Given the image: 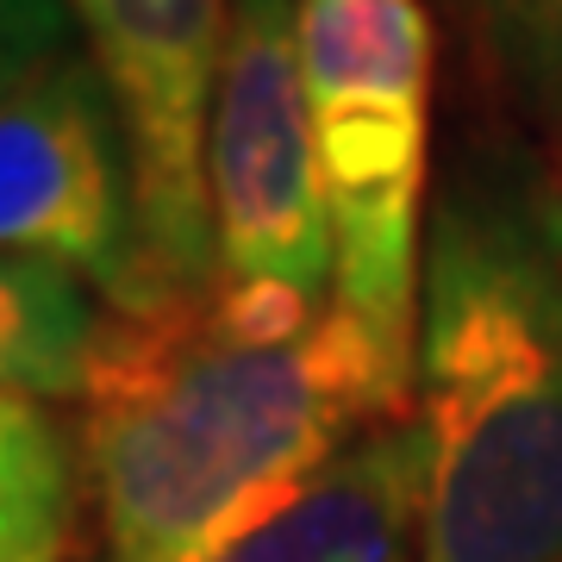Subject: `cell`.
<instances>
[{
	"label": "cell",
	"instance_id": "obj_1",
	"mask_svg": "<svg viewBox=\"0 0 562 562\" xmlns=\"http://www.w3.org/2000/svg\"><path fill=\"white\" fill-rule=\"evenodd\" d=\"M406 413L413 357L338 301L301 338H244L206 294L113 313L76 425L106 562L213 557Z\"/></svg>",
	"mask_w": 562,
	"mask_h": 562
},
{
	"label": "cell",
	"instance_id": "obj_2",
	"mask_svg": "<svg viewBox=\"0 0 562 562\" xmlns=\"http://www.w3.org/2000/svg\"><path fill=\"white\" fill-rule=\"evenodd\" d=\"M413 425L419 562H562V176L469 125L425 206Z\"/></svg>",
	"mask_w": 562,
	"mask_h": 562
},
{
	"label": "cell",
	"instance_id": "obj_3",
	"mask_svg": "<svg viewBox=\"0 0 562 562\" xmlns=\"http://www.w3.org/2000/svg\"><path fill=\"white\" fill-rule=\"evenodd\" d=\"M301 76L338 238V306L413 357L438 25L425 0H301Z\"/></svg>",
	"mask_w": 562,
	"mask_h": 562
},
{
	"label": "cell",
	"instance_id": "obj_4",
	"mask_svg": "<svg viewBox=\"0 0 562 562\" xmlns=\"http://www.w3.org/2000/svg\"><path fill=\"white\" fill-rule=\"evenodd\" d=\"M301 0H232L206 120L213 281L338 301V238L294 38Z\"/></svg>",
	"mask_w": 562,
	"mask_h": 562
},
{
	"label": "cell",
	"instance_id": "obj_5",
	"mask_svg": "<svg viewBox=\"0 0 562 562\" xmlns=\"http://www.w3.org/2000/svg\"><path fill=\"white\" fill-rule=\"evenodd\" d=\"M0 257L69 269L113 313L176 306L150 269L120 101L81 44L0 106Z\"/></svg>",
	"mask_w": 562,
	"mask_h": 562
},
{
	"label": "cell",
	"instance_id": "obj_6",
	"mask_svg": "<svg viewBox=\"0 0 562 562\" xmlns=\"http://www.w3.org/2000/svg\"><path fill=\"white\" fill-rule=\"evenodd\" d=\"M69 13L132 138L150 269L169 301H201L213 288L206 120L232 0H69Z\"/></svg>",
	"mask_w": 562,
	"mask_h": 562
},
{
	"label": "cell",
	"instance_id": "obj_7",
	"mask_svg": "<svg viewBox=\"0 0 562 562\" xmlns=\"http://www.w3.org/2000/svg\"><path fill=\"white\" fill-rule=\"evenodd\" d=\"M425 550V457L419 425L387 419L331 457L257 531L194 562H419Z\"/></svg>",
	"mask_w": 562,
	"mask_h": 562
},
{
	"label": "cell",
	"instance_id": "obj_8",
	"mask_svg": "<svg viewBox=\"0 0 562 562\" xmlns=\"http://www.w3.org/2000/svg\"><path fill=\"white\" fill-rule=\"evenodd\" d=\"M113 306L69 269L0 257V394L81 401L94 382Z\"/></svg>",
	"mask_w": 562,
	"mask_h": 562
},
{
	"label": "cell",
	"instance_id": "obj_9",
	"mask_svg": "<svg viewBox=\"0 0 562 562\" xmlns=\"http://www.w3.org/2000/svg\"><path fill=\"white\" fill-rule=\"evenodd\" d=\"M81 431L50 401L0 394V562H69L81 538Z\"/></svg>",
	"mask_w": 562,
	"mask_h": 562
},
{
	"label": "cell",
	"instance_id": "obj_10",
	"mask_svg": "<svg viewBox=\"0 0 562 562\" xmlns=\"http://www.w3.org/2000/svg\"><path fill=\"white\" fill-rule=\"evenodd\" d=\"M469 38L513 125L562 144V0H469Z\"/></svg>",
	"mask_w": 562,
	"mask_h": 562
},
{
	"label": "cell",
	"instance_id": "obj_11",
	"mask_svg": "<svg viewBox=\"0 0 562 562\" xmlns=\"http://www.w3.org/2000/svg\"><path fill=\"white\" fill-rule=\"evenodd\" d=\"M76 44L81 38L69 0H0V106Z\"/></svg>",
	"mask_w": 562,
	"mask_h": 562
}]
</instances>
